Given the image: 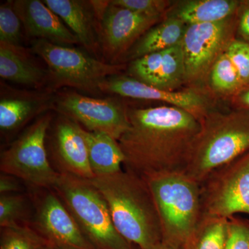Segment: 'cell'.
Masks as SVG:
<instances>
[{
  "label": "cell",
  "mask_w": 249,
  "mask_h": 249,
  "mask_svg": "<svg viewBox=\"0 0 249 249\" xmlns=\"http://www.w3.org/2000/svg\"><path fill=\"white\" fill-rule=\"evenodd\" d=\"M53 190L95 249H134L116 230L106 199L89 180L60 173Z\"/></svg>",
  "instance_id": "5"
},
{
  "label": "cell",
  "mask_w": 249,
  "mask_h": 249,
  "mask_svg": "<svg viewBox=\"0 0 249 249\" xmlns=\"http://www.w3.org/2000/svg\"><path fill=\"white\" fill-rule=\"evenodd\" d=\"M81 127L88 146L90 166L95 176L121 171L124 157L118 141L107 134L89 132Z\"/></svg>",
  "instance_id": "21"
},
{
  "label": "cell",
  "mask_w": 249,
  "mask_h": 249,
  "mask_svg": "<svg viewBox=\"0 0 249 249\" xmlns=\"http://www.w3.org/2000/svg\"><path fill=\"white\" fill-rule=\"evenodd\" d=\"M227 55L237 70L243 88L249 85V44L234 39L227 50Z\"/></svg>",
  "instance_id": "30"
},
{
  "label": "cell",
  "mask_w": 249,
  "mask_h": 249,
  "mask_svg": "<svg viewBox=\"0 0 249 249\" xmlns=\"http://www.w3.org/2000/svg\"><path fill=\"white\" fill-rule=\"evenodd\" d=\"M112 4L152 17L165 18L175 1L171 0H113Z\"/></svg>",
  "instance_id": "28"
},
{
  "label": "cell",
  "mask_w": 249,
  "mask_h": 249,
  "mask_svg": "<svg viewBox=\"0 0 249 249\" xmlns=\"http://www.w3.org/2000/svg\"><path fill=\"white\" fill-rule=\"evenodd\" d=\"M236 38L249 44V0H240L237 12Z\"/></svg>",
  "instance_id": "31"
},
{
  "label": "cell",
  "mask_w": 249,
  "mask_h": 249,
  "mask_svg": "<svg viewBox=\"0 0 249 249\" xmlns=\"http://www.w3.org/2000/svg\"><path fill=\"white\" fill-rule=\"evenodd\" d=\"M0 76L11 83L40 89L49 87V70L36 64L22 46L0 42Z\"/></svg>",
  "instance_id": "18"
},
{
  "label": "cell",
  "mask_w": 249,
  "mask_h": 249,
  "mask_svg": "<svg viewBox=\"0 0 249 249\" xmlns=\"http://www.w3.org/2000/svg\"><path fill=\"white\" fill-rule=\"evenodd\" d=\"M163 18L140 14L109 1L99 21L101 53L109 63L118 64L139 39Z\"/></svg>",
  "instance_id": "12"
},
{
  "label": "cell",
  "mask_w": 249,
  "mask_h": 249,
  "mask_svg": "<svg viewBox=\"0 0 249 249\" xmlns=\"http://www.w3.org/2000/svg\"><path fill=\"white\" fill-rule=\"evenodd\" d=\"M240 0L175 1L165 17L176 18L187 25L220 22L237 14Z\"/></svg>",
  "instance_id": "19"
},
{
  "label": "cell",
  "mask_w": 249,
  "mask_h": 249,
  "mask_svg": "<svg viewBox=\"0 0 249 249\" xmlns=\"http://www.w3.org/2000/svg\"><path fill=\"white\" fill-rule=\"evenodd\" d=\"M45 249H54V247L52 244L49 243Z\"/></svg>",
  "instance_id": "36"
},
{
  "label": "cell",
  "mask_w": 249,
  "mask_h": 249,
  "mask_svg": "<svg viewBox=\"0 0 249 249\" xmlns=\"http://www.w3.org/2000/svg\"><path fill=\"white\" fill-rule=\"evenodd\" d=\"M16 177L2 173L0 176V193L9 194L19 191V184Z\"/></svg>",
  "instance_id": "32"
},
{
  "label": "cell",
  "mask_w": 249,
  "mask_h": 249,
  "mask_svg": "<svg viewBox=\"0 0 249 249\" xmlns=\"http://www.w3.org/2000/svg\"><path fill=\"white\" fill-rule=\"evenodd\" d=\"M14 8L28 37L57 45L80 44L79 40L59 16L40 0H16Z\"/></svg>",
  "instance_id": "14"
},
{
  "label": "cell",
  "mask_w": 249,
  "mask_h": 249,
  "mask_svg": "<svg viewBox=\"0 0 249 249\" xmlns=\"http://www.w3.org/2000/svg\"><path fill=\"white\" fill-rule=\"evenodd\" d=\"M27 201L19 195L4 194L0 196V227L11 228L22 225L25 217Z\"/></svg>",
  "instance_id": "27"
},
{
  "label": "cell",
  "mask_w": 249,
  "mask_h": 249,
  "mask_svg": "<svg viewBox=\"0 0 249 249\" xmlns=\"http://www.w3.org/2000/svg\"><path fill=\"white\" fill-rule=\"evenodd\" d=\"M142 177L160 216L162 244L184 249L203 216L201 185L183 170Z\"/></svg>",
  "instance_id": "4"
},
{
  "label": "cell",
  "mask_w": 249,
  "mask_h": 249,
  "mask_svg": "<svg viewBox=\"0 0 249 249\" xmlns=\"http://www.w3.org/2000/svg\"><path fill=\"white\" fill-rule=\"evenodd\" d=\"M22 23L14 8V1L0 6V42L21 46Z\"/></svg>",
  "instance_id": "26"
},
{
  "label": "cell",
  "mask_w": 249,
  "mask_h": 249,
  "mask_svg": "<svg viewBox=\"0 0 249 249\" xmlns=\"http://www.w3.org/2000/svg\"><path fill=\"white\" fill-rule=\"evenodd\" d=\"M242 88L240 76L226 52L217 59L210 71L206 91L215 100L229 101Z\"/></svg>",
  "instance_id": "22"
},
{
  "label": "cell",
  "mask_w": 249,
  "mask_h": 249,
  "mask_svg": "<svg viewBox=\"0 0 249 249\" xmlns=\"http://www.w3.org/2000/svg\"><path fill=\"white\" fill-rule=\"evenodd\" d=\"M54 247V246H53ZM54 249H76L68 247H54Z\"/></svg>",
  "instance_id": "35"
},
{
  "label": "cell",
  "mask_w": 249,
  "mask_h": 249,
  "mask_svg": "<svg viewBox=\"0 0 249 249\" xmlns=\"http://www.w3.org/2000/svg\"><path fill=\"white\" fill-rule=\"evenodd\" d=\"M49 242L25 224L1 229L0 249H45Z\"/></svg>",
  "instance_id": "25"
},
{
  "label": "cell",
  "mask_w": 249,
  "mask_h": 249,
  "mask_svg": "<svg viewBox=\"0 0 249 249\" xmlns=\"http://www.w3.org/2000/svg\"><path fill=\"white\" fill-rule=\"evenodd\" d=\"M229 101L234 109L249 111V85L242 88Z\"/></svg>",
  "instance_id": "33"
},
{
  "label": "cell",
  "mask_w": 249,
  "mask_h": 249,
  "mask_svg": "<svg viewBox=\"0 0 249 249\" xmlns=\"http://www.w3.org/2000/svg\"><path fill=\"white\" fill-rule=\"evenodd\" d=\"M237 14L213 23L187 25L181 41L188 88L206 90L211 68L236 38Z\"/></svg>",
  "instance_id": "8"
},
{
  "label": "cell",
  "mask_w": 249,
  "mask_h": 249,
  "mask_svg": "<svg viewBox=\"0 0 249 249\" xmlns=\"http://www.w3.org/2000/svg\"><path fill=\"white\" fill-rule=\"evenodd\" d=\"M200 124L183 171L201 185L214 171L249 152V111L215 109Z\"/></svg>",
  "instance_id": "3"
},
{
  "label": "cell",
  "mask_w": 249,
  "mask_h": 249,
  "mask_svg": "<svg viewBox=\"0 0 249 249\" xmlns=\"http://www.w3.org/2000/svg\"><path fill=\"white\" fill-rule=\"evenodd\" d=\"M186 84V68L181 44L163 50V62L153 88L178 91Z\"/></svg>",
  "instance_id": "24"
},
{
  "label": "cell",
  "mask_w": 249,
  "mask_h": 249,
  "mask_svg": "<svg viewBox=\"0 0 249 249\" xmlns=\"http://www.w3.org/2000/svg\"><path fill=\"white\" fill-rule=\"evenodd\" d=\"M99 91L134 99L164 103L165 106L190 113L199 122L215 109L216 100L205 91L188 88L178 91H165L142 83L128 75L109 77L101 83Z\"/></svg>",
  "instance_id": "11"
},
{
  "label": "cell",
  "mask_w": 249,
  "mask_h": 249,
  "mask_svg": "<svg viewBox=\"0 0 249 249\" xmlns=\"http://www.w3.org/2000/svg\"><path fill=\"white\" fill-rule=\"evenodd\" d=\"M31 50L48 67L49 90L52 92L62 87L91 93L100 92L101 83L120 74L127 67L124 63L103 62L76 47L57 45L43 40H31Z\"/></svg>",
  "instance_id": "6"
},
{
  "label": "cell",
  "mask_w": 249,
  "mask_h": 249,
  "mask_svg": "<svg viewBox=\"0 0 249 249\" xmlns=\"http://www.w3.org/2000/svg\"><path fill=\"white\" fill-rule=\"evenodd\" d=\"M152 249H174L171 247H168V246L163 245V244H160V245L157 246V247Z\"/></svg>",
  "instance_id": "34"
},
{
  "label": "cell",
  "mask_w": 249,
  "mask_h": 249,
  "mask_svg": "<svg viewBox=\"0 0 249 249\" xmlns=\"http://www.w3.org/2000/svg\"><path fill=\"white\" fill-rule=\"evenodd\" d=\"M54 109L87 130L107 134L116 141L129 127L127 108L115 98H92L76 91H62L55 95Z\"/></svg>",
  "instance_id": "10"
},
{
  "label": "cell",
  "mask_w": 249,
  "mask_h": 249,
  "mask_svg": "<svg viewBox=\"0 0 249 249\" xmlns=\"http://www.w3.org/2000/svg\"><path fill=\"white\" fill-rule=\"evenodd\" d=\"M128 129L118 141L124 165L141 176L184 170L200 122L173 107L127 108Z\"/></svg>",
  "instance_id": "1"
},
{
  "label": "cell",
  "mask_w": 249,
  "mask_h": 249,
  "mask_svg": "<svg viewBox=\"0 0 249 249\" xmlns=\"http://www.w3.org/2000/svg\"><path fill=\"white\" fill-rule=\"evenodd\" d=\"M1 85L0 128L11 132L22 127L38 114L55 108V95L52 91L16 90Z\"/></svg>",
  "instance_id": "16"
},
{
  "label": "cell",
  "mask_w": 249,
  "mask_h": 249,
  "mask_svg": "<svg viewBox=\"0 0 249 249\" xmlns=\"http://www.w3.org/2000/svg\"><path fill=\"white\" fill-rule=\"evenodd\" d=\"M36 230L54 247L95 249L55 193L46 195L39 205Z\"/></svg>",
  "instance_id": "13"
},
{
  "label": "cell",
  "mask_w": 249,
  "mask_h": 249,
  "mask_svg": "<svg viewBox=\"0 0 249 249\" xmlns=\"http://www.w3.org/2000/svg\"><path fill=\"white\" fill-rule=\"evenodd\" d=\"M107 202L117 231L139 249L162 244L160 216L145 178L130 170L89 180Z\"/></svg>",
  "instance_id": "2"
},
{
  "label": "cell",
  "mask_w": 249,
  "mask_h": 249,
  "mask_svg": "<svg viewBox=\"0 0 249 249\" xmlns=\"http://www.w3.org/2000/svg\"><path fill=\"white\" fill-rule=\"evenodd\" d=\"M81 126L61 116L53 132V152L63 171L83 179L94 178Z\"/></svg>",
  "instance_id": "15"
},
{
  "label": "cell",
  "mask_w": 249,
  "mask_h": 249,
  "mask_svg": "<svg viewBox=\"0 0 249 249\" xmlns=\"http://www.w3.org/2000/svg\"><path fill=\"white\" fill-rule=\"evenodd\" d=\"M225 249H249V220L232 216L228 218Z\"/></svg>",
  "instance_id": "29"
},
{
  "label": "cell",
  "mask_w": 249,
  "mask_h": 249,
  "mask_svg": "<svg viewBox=\"0 0 249 249\" xmlns=\"http://www.w3.org/2000/svg\"><path fill=\"white\" fill-rule=\"evenodd\" d=\"M227 218L203 215L184 249H225Z\"/></svg>",
  "instance_id": "23"
},
{
  "label": "cell",
  "mask_w": 249,
  "mask_h": 249,
  "mask_svg": "<svg viewBox=\"0 0 249 249\" xmlns=\"http://www.w3.org/2000/svg\"><path fill=\"white\" fill-rule=\"evenodd\" d=\"M52 116L42 114L11 145L1 152L0 169L31 184L42 188H53L60 173L49 163L45 147L47 131Z\"/></svg>",
  "instance_id": "7"
},
{
  "label": "cell",
  "mask_w": 249,
  "mask_h": 249,
  "mask_svg": "<svg viewBox=\"0 0 249 249\" xmlns=\"http://www.w3.org/2000/svg\"><path fill=\"white\" fill-rule=\"evenodd\" d=\"M43 2L60 18L88 53L97 57L101 53L99 19L91 1L44 0Z\"/></svg>",
  "instance_id": "17"
},
{
  "label": "cell",
  "mask_w": 249,
  "mask_h": 249,
  "mask_svg": "<svg viewBox=\"0 0 249 249\" xmlns=\"http://www.w3.org/2000/svg\"><path fill=\"white\" fill-rule=\"evenodd\" d=\"M187 24L176 18L165 17L147 31L120 61H132L143 55L161 52L181 43Z\"/></svg>",
  "instance_id": "20"
},
{
  "label": "cell",
  "mask_w": 249,
  "mask_h": 249,
  "mask_svg": "<svg viewBox=\"0 0 249 249\" xmlns=\"http://www.w3.org/2000/svg\"><path fill=\"white\" fill-rule=\"evenodd\" d=\"M203 215H249V152L211 174L201 184Z\"/></svg>",
  "instance_id": "9"
}]
</instances>
